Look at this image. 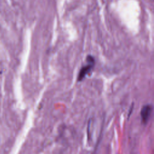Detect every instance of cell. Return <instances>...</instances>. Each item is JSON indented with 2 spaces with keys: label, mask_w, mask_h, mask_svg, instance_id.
Instances as JSON below:
<instances>
[{
  "label": "cell",
  "mask_w": 154,
  "mask_h": 154,
  "mask_svg": "<svg viewBox=\"0 0 154 154\" xmlns=\"http://www.w3.org/2000/svg\"><path fill=\"white\" fill-rule=\"evenodd\" d=\"M86 61H87V64L85 66H82L78 73V81L80 82L82 81L86 76L87 75H88L93 69L94 64H95V60L94 57L91 55H87L86 58Z\"/></svg>",
  "instance_id": "6da1fadb"
},
{
  "label": "cell",
  "mask_w": 154,
  "mask_h": 154,
  "mask_svg": "<svg viewBox=\"0 0 154 154\" xmlns=\"http://www.w3.org/2000/svg\"><path fill=\"white\" fill-rule=\"evenodd\" d=\"M153 109V106L151 104H146L143 105L141 109V121L143 123L146 124L151 116L152 112Z\"/></svg>",
  "instance_id": "7a4b0ae2"
}]
</instances>
